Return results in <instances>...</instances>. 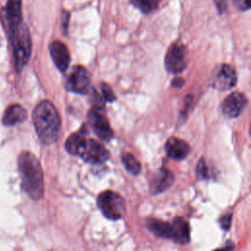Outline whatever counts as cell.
Returning <instances> with one entry per match:
<instances>
[{"mask_svg": "<svg viewBox=\"0 0 251 251\" xmlns=\"http://www.w3.org/2000/svg\"><path fill=\"white\" fill-rule=\"evenodd\" d=\"M32 121L40 141L50 145L59 137L61 128L60 115L55 106L48 100L41 101L33 110Z\"/></svg>", "mask_w": 251, "mask_h": 251, "instance_id": "1", "label": "cell"}, {"mask_svg": "<svg viewBox=\"0 0 251 251\" xmlns=\"http://www.w3.org/2000/svg\"><path fill=\"white\" fill-rule=\"evenodd\" d=\"M22 186L33 200H39L44 193L43 173L37 158L30 152H22L18 159Z\"/></svg>", "mask_w": 251, "mask_h": 251, "instance_id": "2", "label": "cell"}, {"mask_svg": "<svg viewBox=\"0 0 251 251\" xmlns=\"http://www.w3.org/2000/svg\"><path fill=\"white\" fill-rule=\"evenodd\" d=\"M9 29L15 66L18 71H21L28 62L31 53V39L29 31L23 22L16 25L10 26Z\"/></svg>", "mask_w": 251, "mask_h": 251, "instance_id": "3", "label": "cell"}, {"mask_svg": "<svg viewBox=\"0 0 251 251\" xmlns=\"http://www.w3.org/2000/svg\"><path fill=\"white\" fill-rule=\"evenodd\" d=\"M97 205L102 214L110 220H119L126 214L125 200L120 194L111 190H106L99 194Z\"/></svg>", "mask_w": 251, "mask_h": 251, "instance_id": "4", "label": "cell"}, {"mask_svg": "<svg viewBox=\"0 0 251 251\" xmlns=\"http://www.w3.org/2000/svg\"><path fill=\"white\" fill-rule=\"evenodd\" d=\"M187 66V49L180 43L176 42L170 46L165 56V67L171 74L181 73Z\"/></svg>", "mask_w": 251, "mask_h": 251, "instance_id": "5", "label": "cell"}, {"mask_svg": "<svg viewBox=\"0 0 251 251\" xmlns=\"http://www.w3.org/2000/svg\"><path fill=\"white\" fill-rule=\"evenodd\" d=\"M78 156L90 164H102L109 159V152L98 141L94 139H85Z\"/></svg>", "mask_w": 251, "mask_h": 251, "instance_id": "6", "label": "cell"}, {"mask_svg": "<svg viewBox=\"0 0 251 251\" xmlns=\"http://www.w3.org/2000/svg\"><path fill=\"white\" fill-rule=\"evenodd\" d=\"M90 86V77L82 66H75L67 79L66 87L75 93L86 94Z\"/></svg>", "mask_w": 251, "mask_h": 251, "instance_id": "7", "label": "cell"}, {"mask_svg": "<svg viewBox=\"0 0 251 251\" xmlns=\"http://www.w3.org/2000/svg\"><path fill=\"white\" fill-rule=\"evenodd\" d=\"M88 122L96 135L101 140L109 141L113 137V130L108 120L97 107H94L88 113Z\"/></svg>", "mask_w": 251, "mask_h": 251, "instance_id": "8", "label": "cell"}, {"mask_svg": "<svg viewBox=\"0 0 251 251\" xmlns=\"http://www.w3.org/2000/svg\"><path fill=\"white\" fill-rule=\"evenodd\" d=\"M237 81L235 70L227 65L223 64L218 67L212 77L213 87L219 90H227L232 88Z\"/></svg>", "mask_w": 251, "mask_h": 251, "instance_id": "9", "label": "cell"}, {"mask_svg": "<svg viewBox=\"0 0 251 251\" xmlns=\"http://www.w3.org/2000/svg\"><path fill=\"white\" fill-rule=\"evenodd\" d=\"M248 100L241 92H233L229 94L222 103L221 109L227 118H236L247 106Z\"/></svg>", "mask_w": 251, "mask_h": 251, "instance_id": "10", "label": "cell"}, {"mask_svg": "<svg viewBox=\"0 0 251 251\" xmlns=\"http://www.w3.org/2000/svg\"><path fill=\"white\" fill-rule=\"evenodd\" d=\"M50 56L60 72L67 71L70 64V53L67 46L61 41H53L49 46Z\"/></svg>", "mask_w": 251, "mask_h": 251, "instance_id": "11", "label": "cell"}, {"mask_svg": "<svg viewBox=\"0 0 251 251\" xmlns=\"http://www.w3.org/2000/svg\"><path fill=\"white\" fill-rule=\"evenodd\" d=\"M167 155L174 160L184 159L190 151L189 145L182 139L177 137H171L168 139L165 145Z\"/></svg>", "mask_w": 251, "mask_h": 251, "instance_id": "12", "label": "cell"}, {"mask_svg": "<svg viewBox=\"0 0 251 251\" xmlns=\"http://www.w3.org/2000/svg\"><path fill=\"white\" fill-rule=\"evenodd\" d=\"M172 226V235L171 239L179 244H185L189 242L190 239V230L188 223L179 217L175 218L171 222Z\"/></svg>", "mask_w": 251, "mask_h": 251, "instance_id": "13", "label": "cell"}, {"mask_svg": "<svg viewBox=\"0 0 251 251\" xmlns=\"http://www.w3.org/2000/svg\"><path fill=\"white\" fill-rule=\"evenodd\" d=\"M174 181V175L166 168L160 169L151 181V190L153 193H160L166 190Z\"/></svg>", "mask_w": 251, "mask_h": 251, "instance_id": "14", "label": "cell"}, {"mask_svg": "<svg viewBox=\"0 0 251 251\" xmlns=\"http://www.w3.org/2000/svg\"><path fill=\"white\" fill-rule=\"evenodd\" d=\"M25 119H26L25 109L19 104H13L6 109L3 115L2 122L5 126H14L24 122Z\"/></svg>", "mask_w": 251, "mask_h": 251, "instance_id": "15", "label": "cell"}, {"mask_svg": "<svg viewBox=\"0 0 251 251\" xmlns=\"http://www.w3.org/2000/svg\"><path fill=\"white\" fill-rule=\"evenodd\" d=\"M8 26H13L22 22V0H8L5 8Z\"/></svg>", "mask_w": 251, "mask_h": 251, "instance_id": "16", "label": "cell"}, {"mask_svg": "<svg viewBox=\"0 0 251 251\" xmlns=\"http://www.w3.org/2000/svg\"><path fill=\"white\" fill-rule=\"evenodd\" d=\"M146 225L148 229L152 233H154L156 236L171 239V235H172L171 223L163 222L161 220H156V219H149L147 220Z\"/></svg>", "mask_w": 251, "mask_h": 251, "instance_id": "17", "label": "cell"}, {"mask_svg": "<svg viewBox=\"0 0 251 251\" xmlns=\"http://www.w3.org/2000/svg\"><path fill=\"white\" fill-rule=\"evenodd\" d=\"M84 141H85V137L83 133L81 132L73 133L67 138L65 142L66 150L72 155H78Z\"/></svg>", "mask_w": 251, "mask_h": 251, "instance_id": "18", "label": "cell"}, {"mask_svg": "<svg viewBox=\"0 0 251 251\" xmlns=\"http://www.w3.org/2000/svg\"><path fill=\"white\" fill-rule=\"evenodd\" d=\"M123 163L125 165V168L127 170V172H129L132 175H138L140 170H141V166L140 163L137 161V159L130 153H126L123 155Z\"/></svg>", "mask_w": 251, "mask_h": 251, "instance_id": "19", "label": "cell"}, {"mask_svg": "<svg viewBox=\"0 0 251 251\" xmlns=\"http://www.w3.org/2000/svg\"><path fill=\"white\" fill-rule=\"evenodd\" d=\"M130 2L134 7L143 13H150L157 6V3L153 0H130Z\"/></svg>", "mask_w": 251, "mask_h": 251, "instance_id": "20", "label": "cell"}, {"mask_svg": "<svg viewBox=\"0 0 251 251\" xmlns=\"http://www.w3.org/2000/svg\"><path fill=\"white\" fill-rule=\"evenodd\" d=\"M101 92H102L103 98L108 102H112L116 99V96H115L112 88L105 82L101 83Z\"/></svg>", "mask_w": 251, "mask_h": 251, "instance_id": "21", "label": "cell"}, {"mask_svg": "<svg viewBox=\"0 0 251 251\" xmlns=\"http://www.w3.org/2000/svg\"><path fill=\"white\" fill-rule=\"evenodd\" d=\"M197 175L201 178H208L210 177V173L208 170V166L205 163L204 159H201L197 165Z\"/></svg>", "mask_w": 251, "mask_h": 251, "instance_id": "22", "label": "cell"}, {"mask_svg": "<svg viewBox=\"0 0 251 251\" xmlns=\"http://www.w3.org/2000/svg\"><path fill=\"white\" fill-rule=\"evenodd\" d=\"M221 226L225 229V230H227L230 226V224H231V215L230 214H226L225 216H223L220 221H219Z\"/></svg>", "mask_w": 251, "mask_h": 251, "instance_id": "23", "label": "cell"}, {"mask_svg": "<svg viewBox=\"0 0 251 251\" xmlns=\"http://www.w3.org/2000/svg\"><path fill=\"white\" fill-rule=\"evenodd\" d=\"M232 2L240 11H247L250 8L249 0H232Z\"/></svg>", "mask_w": 251, "mask_h": 251, "instance_id": "24", "label": "cell"}, {"mask_svg": "<svg viewBox=\"0 0 251 251\" xmlns=\"http://www.w3.org/2000/svg\"><path fill=\"white\" fill-rule=\"evenodd\" d=\"M62 16H63V18H62V26H63L64 30H65V31H67V28H68V23H69V18H70V14H69L68 12L64 11V12L62 13Z\"/></svg>", "mask_w": 251, "mask_h": 251, "instance_id": "25", "label": "cell"}, {"mask_svg": "<svg viewBox=\"0 0 251 251\" xmlns=\"http://www.w3.org/2000/svg\"><path fill=\"white\" fill-rule=\"evenodd\" d=\"M183 79H181V78H179V77H176V78H175L174 80H173V82H172V84L175 86V87H181V85L183 84Z\"/></svg>", "mask_w": 251, "mask_h": 251, "instance_id": "26", "label": "cell"}]
</instances>
